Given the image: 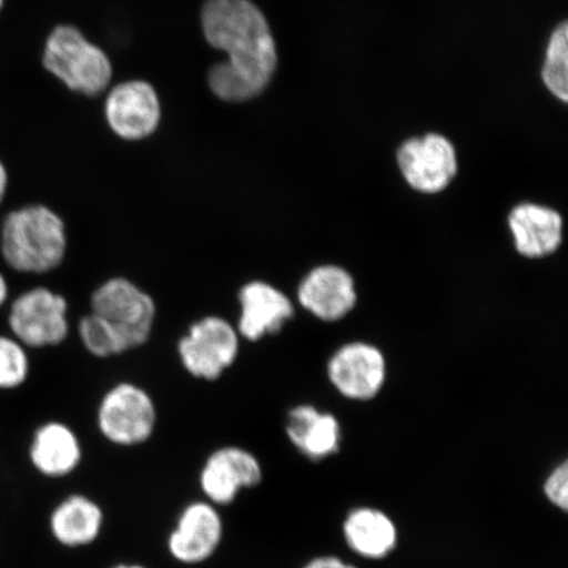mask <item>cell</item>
Wrapping results in <instances>:
<instances>
[{"instance_id": "4", "label": "cell", "mask_w": 568, "mask_h": 568, "mask_svg": "<svg viewBox=\"0 0 568 568\" xmlns=\"http://www.w3.org/2000/svg\"><path fill=\"white\" fill-rule=\"evenodd\" d=\"M97 429L104 442L132 449L151 442L158 430L159 409L153 396L132 382H120L99 400Z\"/></svg>"}, {"instance_id": "25", "label": "cell", "mask_w": 568, "mask_h": 568, "mask_svg": "<svg viewBox=\"0 0 568 568\" xmlns=\"http://www.w3.org/2000/svg\"><path fill=\"white\" fill-rule=\"evenodd\" d=\"M7 189H9V174H7L3 162L0 161V205H2L4 201Z\"/></svg>"}, {"instance_id": "17", "label": "cell", "mask_w": 568, "mask_h": 568, "mask_svg": "<svg viewBox=\"0 0 568 568\" xmlns=\"http://www.w3.org/2000/svg\"><path fill=\"white\" fill-rule=\"evenodd\" d=\"M508 226L518 254L542 260L556 253L564 241V217L548 205L521 203L510 211Z\"/></svg>"}, {"instance_id": "26", "label": "cell", "mask_w": 568, "mask_h": 568, "mask_svg": "<svg viewBox=\"0 0 568 568\" xmlns=\"http://www.w3.org/2000/svg\"><path fill=\"white\" fill-rule=\"evenodd\" d=\"M9 297V284L4 280V276L0 274V307L6 303Z\"/></svg>"}, {"instance_id": "14", "label": "cell", "mask_w": 568, "mask_h": 568, "mask_svg": "<svg viewBox=\"0 0 568 568\" xmlns=\"http://www.w3.org/2000/svg\"><path fill=\"white\" fill-rule=\"evenodd\" d=\"M297 302L325 323L346 317L357 305V290L347 270L336 265L312 268L297 287Z\"/></svg>"}, {"instance_id": "23", "label": "cell", "mask_w": 568, "mask_h": 568, "mask_svg": "<svg viewBox=\"0 0 568 568\" xmlns=\"http://www.w3.org/2000/svg\"><path fill=\"white\" fill-rule=\"evenodd\" d=\"M544 494L554 507L567 513L568 508V464L562 462L549 474L544 483Z\"/></svg>"}, {"instance_id": "12", "label": "cell", "mask_w": 568, "mask_h": 568, "mask_svg": "<svg viewBox=\"0 0 568 568\" xmlns=\"http://www.w3.org/2000/svg\"><path fill=\"white\" fill-rule=\"evenodd\" d=\"M105 118L120 139L139 141L152 136L161 120L158 92L144 81L120 83L106 97Z\"/></svg>"}, {"instance_id": "16", "label": "cell", "mask_w": 568, "mask_h": 568, "mask_svg": "<svg viewBox=\"0 0 568 568\" xmlns=\"http://www.w3.org/2000/svg\"><path fill=\"white\" fill-rule=\"evenodd\" d=\"M28 457L41 477L65 479L82 466L84 450L80 436L70 425L52 420L34 430Z\"/></svg>"}, {"instance_id": "27", "label": "cell", "mask_w": 568, "mask_h": 568, "mask_svg": "<svg viewBox=\"0 0 568 568\" xmlns=\"http://www.w3.org/2000/svg\"><path fill=\"white\" fill-rule=\"evenodd\" d=\"M109 568H149L145 565L139 564V562H119L115 565H112Z\"/></svg>"}, {"instance_id": "10", "label": "cell", "mask_w": 568, "mask_h": 568, "mask_svg": "<svg viewBox=\"0 0 568 568\" xmlns=\"http://www.w3.org/2000/svg\"><path fill=\"white\" fill-rule=\"evenodd\" d=\"M396 159L404 180L417 193L426 195L443 193L458 173L456 149L442 134L407 140Z\"/></svg>"}, {"instance_id": "1", "label": "cell", "mask_w": 568, "mask_h": 568, "mask_svg": "<svg viewBox=\"0 0 568 568\" xmlns=\"http://www.w3.org/2000/svg\"><path fill=\"white\" fill-rule=\"evenodd\" d=\"M205 40L229 54L213 65L210 89L224 102H246L272 82L276 47L267 20L251 0H207L202 10Z\"/></svg>"}, {"instance_id": "2", "label": "cell", "mask_w": 568, "mask_h": 568, "mask_svg": "<svg viewBox=\"0 0 568 568\" xmlns=\"http://www.w3.org/2000/svg\"><path fill=\"white\" fill-rule=\"evenodd\" d=\"M67 224L51 207L30 204L6 216L0 248L6 264L21 274H48L67 258Z\"/></svg>"}, {"instance_id": "5", "label": "cell", "mask_w": 568, "mask_h": 568, "mask_svg": "<svg viewBox=\"0 0 568 568\" xmlns=\"http://www.w3.org/2000/svg\"><path fill=\"white\" fill-rule=\"evenodd\" d=\"M90 312L109 323L133 351L151 338L158 304L139 284L124 276H113L92 293Z\"/></svg>"}, {"instance_id": "20", "label": "cell", "mask_w": 568, "mask_h": 568, "mask_svg": "<svg viewBox=\"0 0 568 568\" xmlns=\"http://www.w3.org/2000/svg\"><path fill=\"white\" fill-rule=\"evenodd\" d=\"M78 337L84 349L97 358H111L130 352L119 333L92 312L82 316L78 323Z\"/></svg>"}, {"instance_id": "21", "label": "cell", "mask_w": 568, "mask_h": 568, "mask_svg": "<svg viewBox=\"0 0 568 568\" xmlns=\"http://www.w3.org/2000/svg\"><path fill=\"white\" fill-rule=\"evenodd\" d=\"M542 80L554 95L560 101H568V26L566 21L552 32L546 61L542 69Z\"/></svg>"}, {"instance_id": "11", "label": "cell", "mask_w": 568, "mask_h": 568, "mask_svg": "<svg viewBox=\"0 0 568 568\" xmlns=\"http://www.w3.org/2000/svg\"><path fill=\"white\" fill-rule=\"evenodd\" d=\"M387 365L378 347L351 343L332 355L328 378L341 395L355 402L374 399L385 386Z\"/></svg>"}, {"instance_id": "13", "label": "cell", "mask_w": 568, "mask_h": 568, "mask_svg": "<svg viewBox=\"0 0 568 568\" xmlns=\"http://www.w3.org/2000/svg\"><path fill=\"white\" fill-rule=\"evenodd\" d=\"M240 315L236 328L241 338L258 343L266 336L278 335L294 318L293 301L280 288L265 281H251L239 291Z\"/></svg>"}, {"instance_id": "28", "label": "cell", "mask_w": 568, "mask_h": 568, "mask_svg": "<svg viewBox=\"0 0 568 568\" xmlns=\"http://www.w3.org/2000/svg\"><path fill=\"white\" fill-rule=\"evenodd\" d=\"M4 4V0H0V11H2Z\"/></svg>"}, {"instance_id": "7", "label": "cell", "mask_w": 568, "mask_h": 568, "mask_svg": "<svg viewBox=\"0 0 568 568\" xmlns=\"http://www.w3.org/2000/svg\"><path fill=\"white\" fill-rule=\"evenodd\" d=\"M224 538L222 508L201 497L184 504L176 515L166 537V550L178 565L202 566L216 556Z\"/></svg>"}, {"instance_id": "6", "label": "cell", "mask_w": 568, "mask_h": 568, "mask_svg": "<svg viewBox=\"0 0 568 568\" xmlns=\"http://www.w3.org/2000/svg\"><path fill=\"white\" fill-rule=\"evenodd\" d=\"M241 336L230 320L209 315L196 320L178 341L181 365L193 378L216 382L236 364Z\"/></svg>"}, {"instance_id": "19", "label": "cell", "mask_w": 568, "mask_h": 568, "mask_svg": "<svg viewBox=\"0 0 568 568\" xmlns=\"http://www.w3.org/2000/svg\"><path fill=\"white\" fill-rule=\"evenodd\" d=\"M343 530L347 546L362 558H386L397 545L396 525L379 509H353L345 518Z\"/></svg>"}, {"instance_id": "22", "label": "cell", "mask_w": 568, "mask_h": 568, "mask_svg": "<svg viewBox=\"0 0 568 568\" xmlns=\"http://www.w3.org/2000/svg\"><path fill=\"white\" fill-rule=\"evenodd\" d=\"M30 375L26 346L17 338L0 336V389L23 386Z\"/></svg>"}, {"instance_id": "9", "label": "cell", "mask_w": 568, "mask_h": 568, "mask_svg": "<svg viewBox=\"0 0 568 568\" xmlns=\"http://www.w3.org/2000/svg\"><path fill=\"white\" fill-rule=\"evenodd\" d=\"M9 325L13 337L26 347H53L70 333L67 297L47 287L26 291L11 305Z\"/></svg>"}, {"instance_id": "8", "label": "cell", "mask_w": 568, "mask_h": 568, "mask_svg": "<svg viewBox=\"0 0 568 568\" xmlns=\"http://www.w3.org/2000/svg\"><path fill=\"white\" fill-rule=\"evenodd\" d=\"M262 462L240 445H223L210 452L197 474L202 497L219 508L233 506L245 491L264 481Z\"/></svg>"}, {"instance_id": "18", "label": "cell", "mask_w": 568, "mask_h": 568, "mask_svg": "<svg viewBox=\"0 0 568 568\" xmlns=\"http://www.w3.org/2000/svg\"><path fill=\"white\" fill-rule=\"evenodd\" d=\"M284 432L290 444L312 462L324 460L339 452L341 426L337 418L311 404H301L288 410Z\"/></svg>"}, {"instance_id": "15", "label": "cell", "mask_w": 568, "mask_h": 568, "mask_svg": "<svg viewBox=\"0 0 568 568\" xmlns=\"http://www.w3.org/2000/svg\"><path fill=\"white\" fill-rule=\"evenodd\" d=\"M105 518L102 504L94 497L73 493L55 504L48 518V528L62 548L87 549L102 537Z\"/></svg>"}, {"instance_id": "3", "label": "cell", "mask_w": 568, "mask_h": 568, "mask_svg": "<svg viewBox=\"0 0 568 568\" xmlns=\"http://www.w3.org/2000/svg\"><path fill=\"white\" fill-rule=\"evenodd\" d=\"M42 63L70 90L89 97L102 94L112 78L109 57L73 26H59L49 34Z\"/></svg>"}, {"instance_id": "24", "label": "cell", "mask_w": 568, "mask_h": 568, "mask_svg": "<svg viewBox=\"0 0 568 568\" xmlns=\"http://www.w3.org/2000/svg\"><path fill=\"white\" fill-rule=\"evenodd\" d=\"M302 568H357L338 557H316L311 559L310 562L305 564Z\"/></svg>"}]
</instances>
